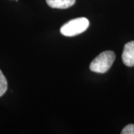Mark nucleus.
Here are the masks:
<instances>
[{
    "label": "nucleus",
    "mask_w": 134,
    "mask_h": 134,
    "mask_svg": "<svg viewBox=\"0 0 134 134\" xmlns=\"http://www.w3.org/2000/svg\"><path fill=\"white\" fill-rule=\"evenodd\" d=\"M122 61L127 66H134V41L126 43L122 52Z\"/></svg>",
    "instance_id": "obj_3"
},
{
    "label": "nucleus",
    "mask_w": 134,
    "mask_h": 134,
    "mask_svg": "<svg viewBox=\"0 0 134 134\" xmlns=\"http://www.w3.org/2000/svg\"><path fill=\"white\" fill-rule=\"evenodd\" d=\"M90 26V21L86 17L73 19L65 23L60 29V33L66 37H74L83 33Z\"/></svg>",
    "instance_id": "obj_2"
},
{
    "label": "nucleus",
    "mask_w": 134,
    "mask_h": 134,
    "mask_svg": "<svg viewBox=\"0 0 134 134\" xmlns=\"http://www.w3.org/2000/svg\"><path fill=\"white\" fill-rule=\"evenodd\" d=\"M8 89V82L5 75L0 70V97L3 96Z\"/></svg>",
    "instance_id": "obj_5"
},
{
    "label": "nucleus",
    "mask_w": 134,
    "mask_h": 134,
    "mask_svg": "<svg viewBox=\"0 0 134 134\" xmlns=\"http://www.w3.org/2000/svg\"><path fill=\"white\" fill-rule=\"evenodd\" d=\"M49 7L52 8L65 9L72 7L76 0H46Z\"/></svg>",
    "instance_id": "obj_4"
},
{
    "label": "nucleus",
    "mask_w": 134,
    "mask_h": 134,
    "mask_svg": "<svg viewBox=\"0 0 134 134\" xmlns=\"http://www.w3.org/2000/svg\"><path fill=\"white\" fill-rule=\"evenodd\" d=\"M121 134H134V125H128L123 128Z\"/></svg>",
    "instance_id": "obj_6"
},
{
    "label": "nucleus",
    "mask_w": 134,
    "mask_h": 134,
    "mask_svg": "<svg viewBox=\"0 0 134 134\" xmlns=\"http://www.w3.org/2000/svg\"><path fill=\"white\" fill-rule=\"evenodd\" d=\"M115 59V53L112 51L101 52L90 63V69L96 73H105L110 69Z\"/></svg>",
    "instance_id": "obj_1"
}]
</instances>
